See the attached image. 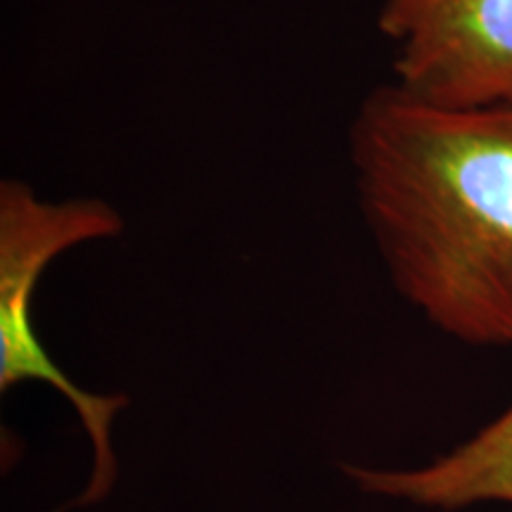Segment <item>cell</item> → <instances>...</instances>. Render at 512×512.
Masks as SVG:
<instances>
[{
  "mask_svg": "<svg viewBox=\"0 0 512 512\" xmlns=\"http://www.w3.org/2000/svg\"><path fill=\"white\" fill-rule=\"evenodd\" d=\"M349 152L401 297L458 342L512 347V105L441 107L387 83Z\"/></svg>",
  "mask_w": 512,
  "mask_h": 512,
  "instance_id": "6da1fadb",
  "label": "cell"
},
{
  "mask_svg": "<svg viewBox=\"0 0 512 512\" xmlns=\"http://www.w3.org/2000/svg\"><path fill=\"white\" fill-rule=\"evenodd\" d=\"M124 230L119 211L105 200H43L19 181L0 185V392L24 382L50 384L74 408L91 441L93 470L64 510L105 501L117 482L112 427L128 406L126 394H95L72 382L50 358L34 328V294L57 256Z\"/></svg>",
  "mask_w": 512,
  "mask_h": 512,
  "instance_id": "7a4b0ae2",
  "label": "cell"
},
{
  "mask_svg": "<svg viewBox=\"0 0 512 512\" xmlns=\"http://www.w3.org/2000/svg\"><path fill=\"white\" fill-rule=\"evenodd\" d=\"M394 86L441 107L512 105V0H382Z\"/></svg>",
  "mask_w": 512,
  "mask_h": 512,
  "instance_id": "3957f363",
  "label": "cell"
},
{
  "mask_svg": "<svg viewBox=\"0 0 512 512\" xmlns=\"http://www.w3.org/2000/svg\"><path fill=\"white\" fill-rule=\"evenodd\" d=\"M368 496L456 512L477 503H512V403L482 432L432 463L411 470L344 465Z\"/></svg>",
  "mask_w": 512,
  "mask_h": 512,
  "instance_id": "277c9868",
  "label": "cell"
}]
</instances>
